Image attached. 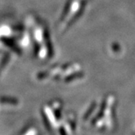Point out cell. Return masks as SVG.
I'll return each mask as SVG.
<instances>
[{
    "label": "cell",
    "instance_id": "cell-1",
    "mask_svg": "<svg viewBox=\"0 0 135 135\" xmlns=\"http://www.w3.org/2000/svg\"><path fill=\"white\" fill-rule=\"evenodd\" d=\"M116 98L113 94L96 100L89 106L83 117V124L91 130L109 132L116 125Z\"/></svg>",
    "mask_w": 135,
    "mask_h": 135
},
{
    "label": "cell",
    "instance_id": "cell-2",
    "mask_svg": "<svg viewBox=\"0 0 135 135\" xmlns=\"http://www.w3.org/2000/svg\"><path fill=\"white\" fill-rule=\"evenodd\" d=\"M45 121L50 129L61 134H71L75 130V119L71 113L63 111L62 103L50 102L44 108Z\"/></svg>",
    "mask_w": 135,
    "mask_h": 135
},
{
    "label": "cell",
    "instance_id": "cell-3",
    "mask_svg": "<svg viewBox=\"0 0 135 135\" xmlns=\"http://www.w3.org/2000/svg\"><path fill=\"white\" fill-rule=\"evenodd\" d=\"M85 73L79 63H68L62 65L53 66L48 71H43L39 77L42 80H55L65 83H72L82 80Z\"/></svg>",
    "mask_w": 135,
    "mask_h": 135
},
{
    "label": "cell",
    "instance_id": "cell-4",
    "mask_svg": "<svg viewBox=\"0 0 135 135\" xmlns=\"http://www.w3.org/2000/svg\"><path fill=\"white\" fill-rule=\"evenodd\" d=\"M89 0H68L62 16L59 20V32L66 31L81 15Z\"/></svg>",
    "mask_w": 135,
    "mask_h": 135
}]
</instances>
